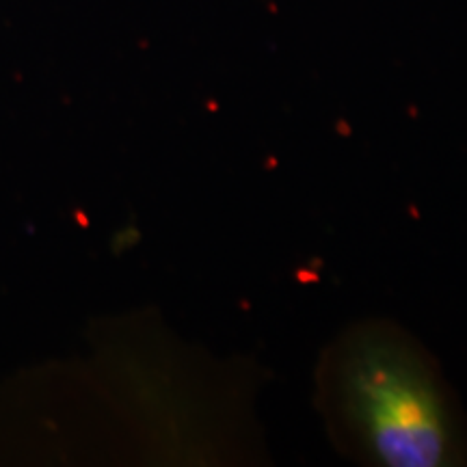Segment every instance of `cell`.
I'll use <instances>...</instances> for the list:
<instances>
[{
  "label": "cell",
  "mask_w": 467,
  "mask_h": 467,
  "mask_svg": "<svg viewBox=\"0 0 467 467\" xmlns=\"http://www.w3.org/2000/svg\"><path fill=\"white\" fill-rule=\"evenodd\" d=\"M327 396L337 429L370 463L433 467L459 457L446 389L399 334L370 327L347 337L331 358Z\"/></svg>",
  "instance_id": "obj_1"
}]
</instances>
